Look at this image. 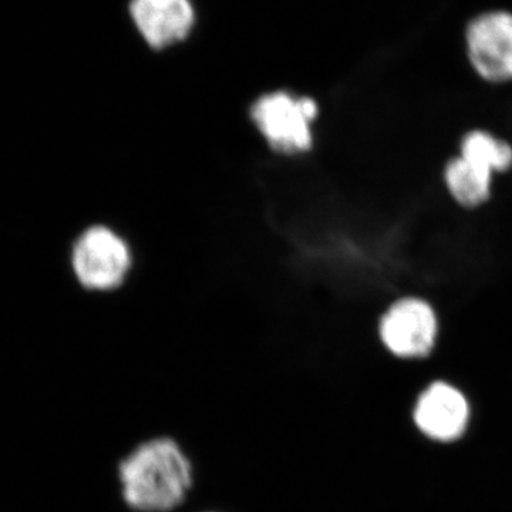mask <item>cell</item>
<instances>
[{"label":"cell","mask_w":512,"mask_h":512,"mask_svg":"<svg viewBox=\"0 0 512 512\" xmlns=\"http://www.w3.org/2000/svg\"><path fill=\"white\" fill-rule=\"evenodd\" d=\"M119 477L131 510L170 512L183 504L191 488L192 467L174 440L156 439L121 460Z\"/></svg>","instance_id":"cell-1"},{"label":"cell","mask_w":512,"mask_h":512,"mask_svg":"<svg viewBox=\"0 0 512 512\" xmlns=\"http://www.w3.org/2000/svg\"><path fill=\"white\" fill-rule=\"evenodd\" d=\"M318 101L288 90L265 93L249 106L248 117L269 151L282 157L312 153L316 146Z\"/></svg>","instance_id":"cell-2"},{"label":"cell","mask_w":512,"mask_h":512,"mask_svg":"<svg viewBox=\"0 0 512 512\" xmlns=\"http://www.w3.org/2000/svg\"><path fill=\"white\" fill-rule=\"evenodd\" d=\"M376 333L389 355L406 362H421L433 355L439 343V312L424 296L403 293L380 313Z\"/></svg>","instance_id":"cell-3"},{"label":"cell","mask_w":512,"mask_h":512,"mask_svg":"<svg viewBox=\"0 0 512 512\" xmlns=\"http://www.w3.org/2000/svg\"><path fill=\"white\" fill-rule=\"evenodd\" d=\"M72 265L83 288L116 291L126 284L134 268V252L126 238L106 225L87 228L74 242Z\"/></svg>","instance_id":"cell-4"},{"label":"cell","mask_w":512,"mask_h":512,"mask_svg":"<svg viewBox=\"0 0 512 512\" xmlns=\"http://www.w3.org/2000/svg\"><path fill=\"white\" fill-rule=\"evenodd\" d=\"M412 420L426 439L439 444L456 443L470 426V399L457 384L431 380L414 402Z\"/></svg>","instance_id":"cell-5"},{"label":"cell","mask_w":512,"mask_h":512,"mask_svg":"<svg viewBox=\"0 0 512 512\" xmlns=\"http://www.w3.org/2000/svg\"><path fill=\"white\" fill-rule=\"evenodd\" d=\"M466 40L471 67L481 80L512 83V13H481L468 23Z\"/></svg>","instance_id":"cell-6"},{"label":"cell","mask_w":512,"mask_h":512,"mask_svg":"<svg viewBox=\"0 0 512 512\" xmlns=\"http://www.w3.org/2000/svg\"><path fill=\"white\" fill-rule=\"evenodd\" d=\"M128 12L138 33L154 50L183 42L195 25L191 0H130Z\"/></svg>","instance_id":"cell-7"},{"label":"cell","mask_w":512,"mask_h":512,"mask_svg":"<svg viewBox=\"0 0 512 512\" xmlns=\"http://www.w3.org/2000/svg\"><path fill=\"white\" fill-rule=\"evenodd\" d=\"M457 156L481 173L504 175L512 170V144L484 127H473L461 136Z\"/></svg>","instance_id":"cell-8"},{"label":"cell","mask_w":512,"mask_h":512,"mask_svg":"<svg viewBox=\"0 0 512 512\" xmlns=\"http://www.w3.org/2000/svg\"><path fill=\"white\" fill-rule=\"evenodd\" d=\"M441 180L448 197L461 210H478L493 197L495 177L471 167L457 154L444 164Z\"/></svg>","instance_id":"cell-9"},{"label":"cell","mask_w":512,"mask_h":512,"mask_svg":"<svg viewBox=\"0 0 512 512\" xmlns=\"http://www.w3.org/2000/svg\"><path fill=\"white\" fill-rule=\"evenodd\" d=\"M433 134H434V133H433ZM437 136H440V137L446 138V140L450 141V143H451V144H453V146H454V147H456V153H457V144H456V141L451 140V138H450V137L444 136V134H441V133H440V134H437ZM417 138H419V137H417ZM413 140H414V138H410V140H409V141H407V140H406V141H404V143L402 144V146H400V150H399V151H397V153H399V154H400V151H402V150H403V148L407 146V144L412 143V141H413Z\"/></svg>","instance_id":"cell-10"}]
</instances>
